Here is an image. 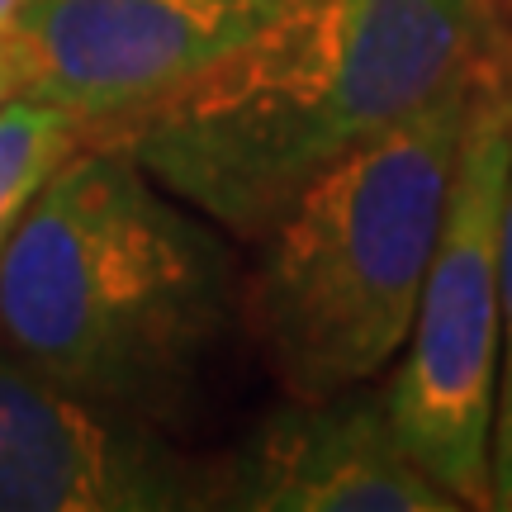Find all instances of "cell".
I'll use <instances>...</instances> for the list:
<instances>
[{
  "instance_id": "cell-1",
  "label": "cell",
  "mask_w": 512,
  "mask_h": 512,
  "mask_svg": "<svg viewBox=\"0 0 512 512\" xmlns=\"http://www.w3.org/2000/svg\"><path fill=\"white\" fill-rule=\"evenodd\" d=\"M489 57V0H294L105 138L185 209L261 238L328 166Z\"/></svg>"
},
{
  "instance_id": "cell-2",
  "label": "cell",
  "mask_w": 512,
  "mask_h": 512,
  "mask_svg": "<svg viewBox=\"0 0 512 512\" xmlns=\"http://www.w3.org/2000/svg\"><path fill=\"white\" fill-rule=\"evenodd\" d=\"M228 313L223 247L110 138L57 166L0 252L5 351L133 418L181 399Z\"/></svg>"
},
{
  "instance_id": "cell-3",
  "label": "cell",
  "mask_w": 512,
  "mask_h": 512,
  "mask_svg": "<svg viewBox=\"0 0 512 512\" xmlns=\"http://www.w3.org/2000/svg\"><path fill=\"white\" fill-rule=\"evenodd\" d=\"M475 72L328 166L261 233L247 323L294 399L370 384L399 356L441 238Z\"/></svg>"
},
{
  "instance_id": "cell-4",
  "label": "cell",
  "mask_w": 512,
  "mask_h": 512,
  "mask_svg": "<svg viewBox=\"0 0 512 512\" xmlns=\"http://www.w3.org/2000/svg\"><path fill=\"white\" fill-rule=\"evenodd\" d=\"M512 162V62L470 81L451 200L427 261L399 366L380 384L408 456L460 508H494L489 446L498 403V233Z\"/></svg>"
},
{
  "instance_id": "cell-5",
  "label": "cell",
  "mask_w": 512,
  "mask_h": 512,
  "mask_svg": "<svg viewBox=\"0 0 512 512\" xmlns=\"http://www.w3.org/2000/svg\"><path fill=\"white\" fill-rule=\"evenodd\" d=\"M223 508V475L119 408L0 351V512Z\"/></svg>"
},
{
  "instance_id": "cell-6",
  "label": "cell",
  "mask_w": 512,
  "mask_h": 512,
  "mask_svg": "<svg viewBox=\"0 0 512 512\" xmlns=\"http://www.w3.org/2000/svg\"><path fill=\"white\" fill-rule=\"evenodd\" d=\"M294 0H29L15 15L29 91L53 95L91 138L147 110L256 38Z\"/></svg>"
},
{
  "instance_id": "cell-7",
  "label": "cell",
  "mask_w": 512,
  "mask_h": 512,
  "mask_svg": "<svg viewBox=\"0 0 512 512\" xmlns=\"http://www.w3.org/2000/svg\"><path fill=\"white\" fill-rule=\"evenodd\" d=\"M223 508L456 512L460 503L408 456L380 389L351 384L275 408L223 470Z\"/></svg>"
},
{
  "instance_id": "cell-8",
  "label": "cell",
  "mask_w": 512,
  "mask_h": 512,
  "mask_svg": "<svg viewBox=\"0 0 512 512\" xmlns=\"http://www.w3.org/2000/svg\"><path fill=\"white\" fill-rule=\"evenodd\" d=\"M86 143L91 124L53 95L19 91L0 105V252L48 176Z\"/></svg>"
},
{
  "instance_id": "cell-9",
  "label": "cell",
  "mask_w": 512,
  "mask_h": 512,
  "mask_svg": "<svg viewBox=\"0 0 512 512\" xmlns=\"http://www.w3.org/2000/svg\"><path fill=\"white\" fill-rule=\"evenodd\" d=\"M489 494L498 512H512V162L498 233V403L494 446H489Z\"/></svg>"
},
{
  "instance_id": "cell-10",
  "label": "cell",
  "mask_w": 512,
  "mask_h": 512,
  "mask_svg": "<svg viewBox=\"0 0 512 512\" xmlns=\"http://www.w3.org/2000/svg\"><path fill=\"white\" fill-rule=\"evenodd\" d=\"M29 91V72H24V53H19V43L10 29H0V105L10 100V95Z\"/></svg>"
},
{
  "instance_id": "cell-11",
  "label": "cell",
  "mask_w": 512,
  "mask_h": 512,
  "mask_svg": "<svg viewBox=\"0 0 512 512\" xmlns=\"http://www.w3.org/2000/svg\"><path fill=\"white\" fill-rule=\"evenodd\" d=\"M24 5H29V0H0V29H10V24H15V15L24 10Z\"/></svg>"
}]
</instances>
